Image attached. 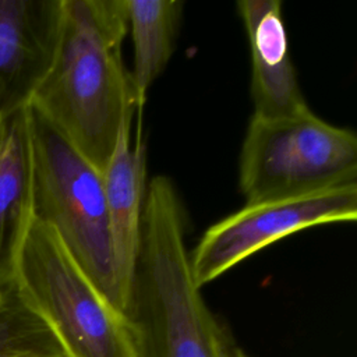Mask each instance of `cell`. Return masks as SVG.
Here are the masks:
<instances>
[{
  "mask_svg": "<svg viewBox=\"0 0 357 357\" xmlns=\"http://www.w3.org/2000/svg\"><path fill=\"white\" fill-rule=\"evenodd\" d=\"M127 31L123 0H63L54 57L29 103L100 172L137 112L121 54Z\"/></svg>",
  "mask_w": 357,
  "mask_h": 357,
  "instance_id": "obj_1",
  "label": "cell"
},
{
  "mask_svg": "<svg viewBox=\"0 0 357 357\" xmlns=\"http://www.w3.org/2000/svg\"><path fill=\"white\" fill-rule=\"evenodd\" d=\"M135 357H222L227 329L194 283L178 194L165 176L145 192L141 247L126 314Z\"/></svg>",
  "mask_w": 357,
  "mask_h": 357,
  "instance_id": "obj_2",
  "label": "cell"
},
{
  "mask_svg": "<svg viewBox=\"0 0 357 357\" xmlns=\"http://www.w3.org/2000/svg\"><path fill=\"white\" fill-rule=\"evenodd\" d=\"M32 212L49 226L99 293L124 315L113 257L102 172L29 107Z\"/></svg>",
  "mask_w": 357,
  "mask_h": 357,
  "instance_id": "obj_3",
  "label": "cell"
},
{
  "mask_svg": "<svg viewBox=\"0 0 357 357\" xmlns=\"http://www.w3.org/2000/svg\"><path fill=\"white\" fill-rule=\"evenodd\" d=\"M14 286L68 357H135L130 324L99 293L56 233L32 218Z\"/></svg>",
  "mask_w": 357,
  "mask_h": 357,
  "instance_id": "obj_4",
  "label": "cell"
},
{
  "mask_svg": "<svg viewBox=\"0 0 357 357\" xmlns=\"http://www.w3.org/2000/svg\"><path fill=\"white\" fill-rule=\"evenodd\" d=\"M238 167V187L247 204L354 183L357 137L311 109L275 119L252 114Z\"/></svg>",
  "mask_w": 357,
  "mask_h": 357,
  "instance_id": "obj_5",
  "label": "cell"
},
{
  "mask_svg": "<svg viewBox=\"0 0 357 357\" xmlns=\"http://www.w3.org/2000/svg\"><path fill=\"white\" fill-rule=\"evenodd\" d=\"M356 218L357 181L245 204L212 225L192 250L190 266L194 283L201 289L257 251L303 229L354 222Z\"/></svg>",
  "mask_w": 357,
  "mask_h": 357,
  "instance_id": "obj_6",
  "label": "cell"
},
{
  "mask_svg": "<svg viewBox=\"0 0 357 357\" xmlns=\"http://www.w3.org/2000/svg\"><path fill=\"white\" fill-rule=\"evenodd\" d=\"M63 0H0V121L29 106L54 57Z\"/></svg>",
  "mask_w": 357,
  "mask_h": 357,
  "instance_id": "obj_7",
  "label": "cell"
},
{
  "mask_svg": "<svg viewBox=\"0 0 357 357\" xmlns=\"http://www.w3.org/2000/svg\"><path fill=\"white\" fill-rule=\"evenodd\" d=\"M132 117L130 114L123 121L116 148L102 172L114 276L124 315L132 298L146 192L145 145L141 137L135 145L131 142Z\"/></svg>",
  "mask_w": 357,
  "mask_h": 357,
  "instance_id": "obj_8",
  "label": "cell"
},
{
  "mask_svg": "<svg viewBox=\"0 0 357 357\" xmlns=\"http://www.w3.org/2000/svg\"><path fill=\"white\" fill-rule=\"evenodd\" d=\"M236 6L251 52L254 116L275 119L308 110L290 57L282 1L240 0Z\"/></svg>",
  "mask_w": 357,
  "mask_h": 357,
  "instance_id": "obj_9",
  "label": "cell"
},
{
  "mask_svg": "<svg viewBox=\"0 0 357 357\" xmlns=\"http://www.w3.org/2000/svg\"><path fill=\"white\" fill-rule=\"evenodd\" d=\"M32 218V144L26 106L0 121V290L15 283Z\"/></svg>",
  "mask_w": 357,
  "mask_h": 357,
  "instance_id": "obj_10",
  "label": "cell"
},
{
  "mask_svg": "<svg viewBox=\"0 0 357 357\" xmlns=\"http://www.w3.org/2000/svg\"><path fill=\"white\" fill-rule=\"evenodd\" d=\"M134 49L131 74L137 112H141L146 93L165 70L174 50L183 14L180 0H123Z\"/></svg>",
  "mask_w": 357,
  "mask_h": 357,
  "instance_id": "obj_11",
  "label": "cell"
},
{
  "mask_svg": "<svg viewBox=\"0 0 357 357\" xmlns=\"http://www.w3.org/2000/svg\"><path fill=\"white\" fill-rule=\"evenodd\" d=\"M0 357H68L56 333L15 286L0 290Z\"/></svg>",
  "mask_w": 357,
  "mask_h": 357,
  "instance_id": "obj_12",
  "label": "cell"
},
{
  "mask_svg": "<svg viewBox=\"0 0 357 357\" xmlns=\"http://www.w3.org/2000/svg\"><path fill=\"white\" fill-rule=\"evenodd\" d=\"M222 357H248L233 340L231 335L226 332L222 344Z\"/></svg>",
  "mask_w": 357,
  "mask_h": 357,
  "instance_id": "obj_13",
  "label": "cell"
}]
</instances>
